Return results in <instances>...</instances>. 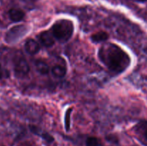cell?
I'll return each instance as SVG.
<instances>
[{
  "label": "cell",
  "instance_id": "obj_2",
  "mask_svg": "<svg viewBox=\"0 0 147 146\" xmlns=\"http://www.w3.org/2000/svg\"><path fill=\"white\" fill-rule=\"evenodd\" d=\"M74 25L70 20L60 19L56 21L51 27V33L55 39L60 42H66L73 36Z\"/></svg>",
  "mask_w": 147,
  "mask_h": 146
},
{
  "label": "cell",
  "instance_id": "obj_6",
  "mask_svg": "<svg viewBox=\"0 0 147 146\" xmlns=\"http://www.w3.org/2000/svg\"><path fill=\"white\" fill-rule=\"evenodd\" d=\"M24 49L28 54L33 55L37 54L40 51V46L37 41L32 39H30L25 42Z\"/></svg>",
  "mask_w": 147,
  "mask_h": 146
},
{
  "label": "cell",
  "instance_id": "obj_3",
  "mask_svg": "<svg viewBox=\"0 0 147 146\" xmlns=\"http://www.w3.org/2000/svg\"><path fill=\"white\" fill-rule=\"evenodd\" d=\"M27 31H28V29H27V26H14L7 32L5 36V41L9 44L17 42L27 34Z\"/></svg>",
  "mask_w": 147,
  "mask_h": 146
},
{
  "label": "cell",
  "instance_id": "obj_4",
  "mask_svg": "<svg viewBox=\"0 0 147 146\" xmlns=\"http://www.w3.org/2000/svg\"><path fill=\"white\" fill-rule=\"evenodd\" d=\"M14 70L15 74L19 77H24L30 70V65L22 55L16 57L14 62Z\"/></svg>",
  "mask_w": 147,
  "mask_h": 146
},
{
  "label": "cell",
  "instance_id": "obj_7",
  "mask_svg": "<svg viewBox=\"0 0 147 146\" xmlns=\"http://www.w3.org/2000/svg\"><path fill=\"white\" fill-rule=\"evenodd\" d=\"M25 13L20 9L12 8L9 11V19L14 22H19L24 19Z\"/></svg>",
  "mask_w": 147,
  "mask_h": 146
},
{
  "label": "cell",
  "instance_id": "obj_11",
  "mask_svg": "<svg viewBox=\"0 0 147 146\" xmlns=\"http://www.w3.org/2000/svg\"><path fill=\"white\" fill-rule=\"evenodd\" d=\"M30 129H31V131L32 132V133H34V134L40 136L42 138L44 139V140H45L46 142H47V143H52V142L54 141V137H53L51 135L48 134L47 133H45H45H40V132L39 131L38 129L36 128L34 126L31 127H30Z\"/></svg>",
  "mask_w": 147,
  "mask_h": 146
},
{
  "label": "cell",
  "instance_id": "obj_1",
  "mask_svg": "<svg viewBox=\"0 0 147 146\" xmlns=\"http://www.w3.org/2000/svg\"><path fill=\"white\" fill-rule=\"evenodd\" d=\"M98 55L107 68L116 74L122 73L130 65L129 54L116 44H103L99 49Z\"/></svg>",
  "mask_w": 147,
  "mask_h": 146
},
{
  "label": "cell",
  "instance_id": "obj_14",
  "mask_svg": "<svg viewBox=\"0 0 147 146\" xmlns=\"http://www.w3.org/2000/svg\"><path fill=\"white\" fill-rule=\"evenodd\" d=\"M99 141L97 137H88L86 140V146H98Z\"/></svg>",
  "mask_w": 147,
  "mask_h": 146
},
{
  "label": "cell",
  "instance_id": "obj_13",
  "mask_svg": "<svg viewBox=\"0 0 147 146\" xmlns=\"http://www.w3.org/2000/svg\"><path fill=\"white\" fill-rule=\"evenodd\" d=\"M73 110L72 108L67 109L65 115V127L66 131H69L70 127V115Z\"/></svg>",
  "mask_w": 147,
  "mask_h": 146
},
{
  "label": "cell",
  "instance_id": "obj_10",
  "mask_svg": "<svg viewBox=\"0 0 147 146\" xmlns=\"http://www.w3.org/2000/svg\"><path fill=\"white\" fill-rule=\"evenodd\" d=\"M109 39V34L106 31H98L92 34L90 40L95 43H100L106 42Z\"/></svg>",
  "mask_w": 147,
  "mask_h": 146
},
{
  "label": "cell",
  "instance_id": "obj_8",
  "mask_svg": "<svg viewBox=\"0 0 147 146\" xmlns=\"http://www.w3.org/2000/svg\"><path fill=\"white\" fill-rule=\"evenodd\" d=\"M34 66L36 70L41 74H47L50 72L48 64L44 60H37L34 62Z\"/></svg>",
  "mask_w": 147,
  "mask_h": 146
},
{
  "label": "cell",
  "instance_id": "obj_12",
  "mask_svg": "<svg viewBox=\"0 0 147 146\" xmlns=\"http://www.w3.org/2000/svg\"><path fill=\"white\" fill-rule=\"evenodd\" d=\"M137 131L147 145V121H143L138 124Z\"/></svg>",
  "mask_w": 147,
  "mask_h": 146
},
{
  "label": "cell",
  "instance_id": "obj_5",
  "mask_svg": "<svg viewBox=\"0 0 147 146\" xmlns=\"http://www.w3.org/2000/svg\"><path fill=\"white\" fill-rule=\"evenodd\" d=\"M40 44L46 47H50L55 44V38L50 31H42L38 35Z\"/></svg>",
  "mask_w": 147,
  "mask_h": 146
},
{
  "label": "cell",
  "instance_id": "obj_15",
  "mask_svg": "<svg viewBox=\"0 0 147 146\" xmlns=\"http://www.w3.org/2000/svg\"><path fill=\"white\" fill-rule=\"evenodd\" d=\"M3 75H4V72H3L2 67H1V65L0 64V80L3 77Z\"/></svg>",
  "mask_w": 147,
  "mask_h": 146
},
{
  "label": "cell",
  "instance_id": "obj_9",
  "mask_svg": "<svg viewBox=\"0 0 147 146\" xmlns=\"http://www.w3.org/2000/svg\"><path fill=\"white\" fill-rule=\"evenodd\" d=\"M51 72L54 77H57V78H63L65 76L67 70L64 66L57 64L52 68Z\"/></svg>",
  "mask_w": 147,
  "mask_h": 146
}]
</instances>
